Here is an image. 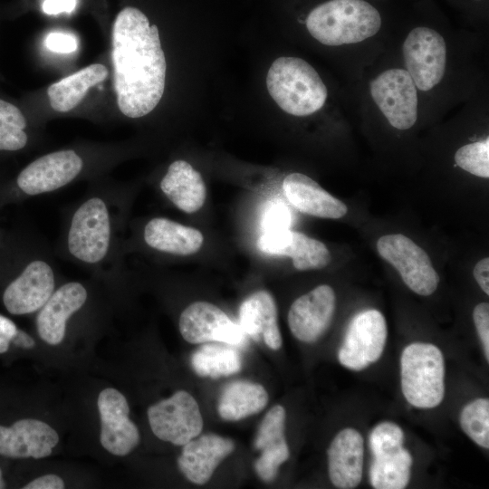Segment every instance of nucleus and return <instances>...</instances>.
Wrapping results in <instances>:
<instances>
[{
    "mask_svg": "<svg viewBox=\"0 0 489 489\" xmlns=\"http://www.w3.org/2000/svg\"><path fill=\"white\" fill-rule=\"evenodd\" d=\"M129 192L112 183H96L63 213L54 254L114 285L123 274L122 236Z\"/></svg>",
    "mask_w": 489,
    "mask_h": 489,
    "instance_id": "1",
    "label": "nucleus"
},
{
    "mask_svg": "<svg viewBox=\"0 0 489 489\" xmlns=\"http://www.w3.org/2000/svg\"><path fill=\"white\" fill-rule=\"evenodd\" d=\"M112 61L120 110L132 119L149 114L162 98L167 64L157 25L135 7L114 21Z\"/></svg>",
    "mask_w": 489,
    "mask_h": 489,
    "instance_id": "2",
    "label": "nucleus"
},
{
    "mask_svg": "<svg viewBox=\"0 0 489 489\" xmlns=\"http://www.w3.org/2000/svg\"><path fill=\"white\" fill-rule=\"evenodd\" d=\"M54 252L30 230H5L0 242V299L8 313H36L61 283Z\"/></svg>",
    "mask_w": 489,
    "mask_h": 489,
    "instance_id": "3",
    "label": "nucleus"
},
{
    "mask_svg": "<svg viewBox=\"0 0 489 489\" xmlns=\"http://www.w3.org/2000/svg\"><path fill=\"white\" fill-rule=\"evenodd\" d=\"M309 34L330 47L350 46L376 36L382 17L365 0H329L313 8L306 18Z\"/></svg>",
    "mask_w": 489,
    "mask_h": 489,
    "instance_id": "4",
    "label": "nucleus"
},
{
    "mask_svg": "<svg viewBox=\"0 0 489 489\" xmlns=\"http://www.w3.org/2000/svg\"><path fill=\"white\" fill-rule=\"evenodd\" d=\"M269 94L286 113L306 117L326 103L328 89L317 71L305 60L283 56L273 62L266 76Z\"/></svg>",
    "mask_w": 489,
    "mask_h": 489,
    "instance_id": "5",
    "label": "nucleus"
},
{
    "mask_svg": "<svg viewBox=\"0 0 489 489\" xmlns=\"http://www.w3.org/2000/svg\"><path fill=\"white\" fill-rule=\"evenodd\" d=\"M401 388L413 407H437L445 395V363L441 350L431 343L408 345L400 359Z\"/></svg>",
    "mask_w": 489,
    "mask_h": 489,
    "instance_id": "6",
    "label": "nucleus"
},
{
    "mask_svg": "<svg viewBox=\"0 0 489 489\" xmlns=\"http://www.w3.org/2000/svg\"><path fill=\"white\" fill-rule=\"evenodd\" d=\"M403 64L419 93H430L444 82L448 62L445 37L427 26L414 27L403 40Z\"/></svg>",
    "mask_w": 489,
    "mask_h": 489,
    "instance_id": "7",
    "label": "nucleus"
},
{
    "mask_svg": "<svg viewBox=\"0 0 489 489\" xmlns=\"http://www.w3.org/2000/svg\"><path fill=\"white\" fill-rule=\"evenodd\" d=\"M370 100L387 122L398 130L413 128L420 114V93L404 67L380 71L369 83Z\"/></svg>",
    "mask_w": 489,
    "mask_h": 489,
    "instance_id": "8",
    "label": "nucleus"
},
{
    "mask_svg": "<svg viewBox=\"0 0 489 489\" xmlns=\"http://www.w3.org/2000/svg\"><path fill=\"white\" fill-rule=\"evenodd\" d=\"M404 433L395 423L377 425L369 435L373 460L369 480L376 489H403L410 479L413 459L403 447Z\"/></svg>",
    "mask_w": 489,
    "mask_h": 489,
    "instance_id": "9",
    "label": "nucleus"
},
{
    "mask_svg": "<svg viewBox=\"0 0 489 489\" xmlns=\"http://www.w3.org/2000/svg\"><path fill=\"white\" fill-rule=\"evenodd\" d=\"M377 249L410 290L422 296L436 291L438 274L427 254L410 238L401 234L386 235L378 240Z\"/></svg>",
    "mask_w": 489,
    "mask_h": 489,
    "instance_id": "10",
    "label": "nucleus"
},
{
    "mask_svg": "<svg viewBox=\"0 0 489 489\" xmlns=\"http://www.w3.org/2000/svg\"><path fill=\"white\" fill-rule=\"evenodd\" d=\"M147 414L153 434L176 446H184L197 436L203 428L199 406L185 390H178L170 398L153 404Z\"/></svg>",
    "mask_w": 489,
    "mask_h": 489,
    "instance_id": "11",
    "label": "nucleus"
},
{
    "mask_svg": "<svg viewBox=\"0 0 489 489\" xmlns=\"http://www.w3.org/2000/svg\"><path fill=\"white\" fill-rule=\"evenodd\" d=\"M387 334L386 320L379 311L359 312L347 328L338 352L340 363L350 369L360 370L376 362L384 350Z\"/></svg>",
    "mask_w": 489,
    "mask_h": 489,
    "instance_id": "12",
    "label": "nucleus"
},
{
    "mask_svg": "<svg viewBox=\"0 0 489 489\" xmlns=\"http://www.w3.org/2000/svg\"><path fill=\"white\" fill-rule=\"evenodd\" d=\"M179 331L192 344L222 342L244 346L247 335L220 308L208 302H195L180 313Z\"/></svg>",
    "mask_w": 489,
    "mask_h": 489,
    "instance_id": "13",
    "label": "nucleus"
},
{
    "mask_svg": "<svg viewBox=\"0 0 489 489\" xmlns=\"http://www.w3.org/2000/svg\"><path fill=\"white\" fill-rule=\"evenodd\" d=\"M101 418L100 441L109 453L124 456L139 443V432L129 419V407L125 396L116 388H107L98 396Z\"/></svg>",
    "mask_w": 489,
    "mask_h": 489,
    "instance_id": "14",
    "label": "nucleus"
},
{
    "mask_svg": "<svg viewBox=\"0 0 489 489\" xmlns=\"http://www.w3.org/2000/svg\"><path fill=\"white\" fill-rule=\"evenodd\" d=\"M92 293L89 283L72 280L61 282L45 304L36 312L38 336L51 346L59 345L66 336L67 318L80 309Z\"/></svg>",
    "mask_w": 489,
    "mask_h": 489,
    "instance_id": "15",
    "label": "nucleus"
},
{
    "mask_svg": "<svg viewBox=\"0 0 489 489\" xmlns=\"http://www.w3.org/2000/svg\"><path fill=\"white\" fill-rule=\"evenodd\" d=\"M335 293L321 284L297 298L288 312L292 335L306 343L316 341L329 328L335 311Z\"/></svg>",
    "mask_w": 489,
    "mask_h": 489,
    "instance_id": "16",
    "label": "nucleus"
},
{
    "mask_svg": "<svg viewBox=\"0 0 489 489\" xmlns=\"http://www.w3.org/2000/svg\"><path fill=\"white\" fill-rule=\"evenodd\" d=\"M59 442L58 433L47 423L23 418L11 426L0 425V455L40 459L49 456Z\"/></svg>",
    "mask_w": 489,
    "mask_h": 489,
    "instance_id": "17",
    "label": "nucleus"
},
{
    "mask_svg": "<svg viewBox=\"0 0 489 489\" xmlns=\"http://www.w3.org/2000/svg\"><path fill=\"white\" fill-rule=\"evenodd\" d=\"M257 244L265 254L291 257L299 271L321 269L331 260L322 242L289 228L264 232Z\"/></svg>",
    "mask_w": 489,
    "mask_h": 489,
    "instance_id": "18",
    "label": "nucleus"
},
{
    "mask_svg": "<svg viewBox=\"0 0 489 489\" xmlns=\"http://www.w3.org/2000/svg\"><path fill=\"white\" fill-rule=\"evenodd\" d=\"M135 239L151 252L173 256L195 254L204 241L197 228L164 216H154L143 223Z\"/></svg>",
    "mask_w": 489,
    "mask_h": 489,
    "instance_id": "19",
    "label": "nucleus"
},
{
    "mask_svg": "<svg viewBox=\"0 0 489 489\" xmlns=\"http://www.w3.org/2000/svg\"><path fill=\"white\" fill-rule=\"evenodd\" d=\"M235 449V443L216 434L196 436L183 446L177 458L180 472L190 482L206 484L215 469Z\"/></svg>",
    "mask_w": 489,
    "mask_h": 489,
    "instance_id": "20",
    "label": "nucleus"
},
{
    "mask_svg": "<svg viewBox=\"0 0 489 489\" xmlns=\"http://www.w3.org/2000/svg\"><path fill=\"white\" fill-rule=\"evenodd\" d=\"M329 475L334 486L340 489L357 487L362 477L363 438L355 429L340 431L328 448Z\"/></svg>",
    "mask_w": 489,
    "mask_h": 489,
    "instance_id": "21",
    "label": "nucleus"
},
{
    "mask_svg": "<svg viewBox=\"0 0 489 489\" xmlns=\"http://www.w3.org/2000/svg\"><path fill=\"white\" fill-rule=\"evenodd\" d=\"M283 189L290 203L306 215L337 219L344 216L348 211L342 201L302 173L287 175L283 182Z\"/></svg>",
    "mask_w": 489,
    "mask_h": 489,
    "instance_id": "22",
    "label": "nucleus"
},
{
    "mask_svg": "<svg viewBox=\"0 0 489 489\" xmlns=\"http://www.w3.org/2000/svg\"><path fill=\"white\" fill-rule=\"evenodd\" d=\"M239 325L255 341H263L277 350L283 340L277 321V307L273 297L260 290L248 296L239 308Z\"/></svg>",
    "mask_w": 489,
    "mask_h": 489,
    "instance_id": "23",
    "label": "nucleus"
},
{
    "mask_svg": "<svg viewBox=\"0 0 489 489\" xmlns=\"http://www.w3.org/2000/svg\"><path fill=\"white\" fill-rule=\"evenodd\" d=\"M158 187L168 201L187 214L199 210L206 197V187L201 175L182 159L169 164Z\"/></svg>",
    "mask_w": 489,
    "mask_h": 489,
    "instance_id": "24",
    "label": "nucleus"
},
{
    "mask_svg": "<svg viewBox=\"0 0 489 489\" xmlns=\"http://www.w3.org/2000/svg\"><path fill=\"white\" fill-rule=\"evenodd\" d=\"M267 403L268 394L262 385L235 380L224 388L217 411L223 419L236 421L262 411Z\"/></svg>",
    "mask_w": 489,
    "mask_h": 489,
    "instance_id": "25",
    "label": "nucleus"
},
{
    "mask_svg": "<svg viewBox=\"0 0 489 489\" xmlns=\"http://www.w3.org/2000/svg\"><path fill=\"white\" fill-rule=\"evenodd\" d=\"M107 75L108 70L104 65L94 63L53 83L47 91L51 107L59 112L72 110L88 90L104 81Z\"/></svg>",
    "mask_w": 489,
    "mask_h": 489,
    "instance_id": "26",
    "label": "nucleus"
},
{
    "mask_svg": "<svg viewBox=\"0 0 489 489\" xmlns=\"http://www.w3.org/2000/svg\"><path fill=\"white\" fill-rule=\"evenodd\" d=\"M221 343L206 342L193 352L190 362L198 376L217 379L240 371L242 359L237 350Z\"/></svg>",
    "mask_w": 489,
    "mask_h": 489,
    "instance_id": "27",
    "label": "nucleus"
},
{
    "mask_svg": "<svg viewBox=\"0 0 489 489\" xmlns=\"http://www.w3.org/2000/svg\"><path fill=\"white\" fill-rule=\"evenodd\" d=\"M285 409L276 405L264 417L254 441V446L264 455L289 458V446L284 436Z\"/></svg>",
    "mask_w": 489,
    "mask_h": 489,
    "instance_id": "28",
    "label": "nucleus"
},
{
    "mask_svg": "<svg viewBox=\"0 0 489 489\" xmlns=\"http://www.w3.org/2000/svg\"><path fill=\"white\" fill-rule=\"evenodd\" d=\"M26 119L14 104L0 99V154L24 149L29 143Z\"/></svg>",
    "mask_w": 489,
    "mask_h": 489,
    "instance_id": "29",
    "label": "nucleus"
},
{
    "mask_svg": "<svg viewBox=\"0 0 489 489\" xmlns=\"http://www.w3.org/2000/svg\"><path fill=\"white\" fill-rule=\"evenodd\" d=\"M460 425L475 443L489 448V400L477 398L468 403L461 412Z\"/></svg>",
    "mask_w": 489,
    "mask_h": 489,
    "instance_id": "30",
    "label": "nucleus"
},
{
    "mask_svg": "<svg viewBox=\"0 0 489 489\" xmlns=\"http://www.w3.org/2000/svg\"><path fill=\"white\" fill-rule=\"evenodd\" d=\"M455 162L463 170L484 178L489 177V138L470 142L455 153Z\"/></svg>",
    "mask_w": 489,
    "mask_h": 489,
    "instance_id": "31",
    "label": "nucleus"
},
{
    "mask_svg": "<svg viewBox=\"0 0 489 489\" xmlns=\"http://www.w3.org/2000/svg\"><path fill=\"white\" fill-rule=\"evenodd\" d=\"M473 319L484 348V357L489 361V304L487 302L477 304L473 311Z\"/></svg>",
    "mask_w": 489,
    "mask_h": 489,
    "instance_id": "32",
    "label": "nucleus"
},
{
    "mask_svg": "<svg viewBox=\"0 0 489 489\" xmlns=\"http://www.w3.org/2000/svg\"><path fill=\"white\" fill-rule=\"evenodd\" d=\"M49 50L60 53H70L76 51L78 43L74 35L67 33L53 32L45 39Z\"/></svg>",
    "mask_w": 489,
    "mask_h": 489,
    "instance_id": "33",
    "label": "nucleus"
},
{
    "mask_svg": "<svg viewBox=\"0 0 489 489\" xmlns=\"http://www.w3.org/2000/svg\"><path fill=\"white\" fill-rule=\"evenodd\" d=\"M290 225V214L285 206L275 205L266 213L263 221L264 232L286 229Z\"/></svg>",
    "mask_w": 489,
    "mask_h": 489,
    "instance_id": "34",
    "label": "nucleus"
},
{
    "mask_svg": "<svg viewBox=\"0 0 489 489\" xmlns=\"http://www.w3.org/2000/svg\"><path fill=\"white\" fill-rule=\"evenodd\" d=\"M24 489H62L64 482L59 475L53 474L44 475L23 486Z\"/></svg>",
    "mask_w": 489,
    "mask_h": 489,
    "instance_id": "35",
    "label": "nucleus"
},
{
    "mask_svg": "<svg viewBox=\"0 0 489 489\" xmlns=\"http://www.w3.org/2000/svg\"><path fill=\"white\" fill-rule=\"evenodd\" d=\"M77 5V0H44L42 5L43 11L47 14L71 13Z\"/></svg>",
    "mask_w": 489,
    "mask_h": 489,
    "instance_id": "36",
    "label": "nucleus"
},
{
    "mask_svg": "<svg viewBox=\"0 0 489 489\" xmlns=\"http://www.w3.org/2000/svg\"><path fill=\"white\" fill-rule=\"evenodd\" d=\"M474 277L481 289L489 294V259L485 257L480 260L475 266Z\"/></svg>",
    "mask_w": 489,
    "mask_h": 489,
    "instance_id": "37",
    "label": "nucleus"
},
{
    "mask_svg": "<svg viewBox=\"0 0 489 489\" xmlns=\"http://www.w3.org/2000/svg\"><path fill=\"white\" fill-rule=\"evenodd\" d=\"M11 342L24 349H31L35 345L34 340L21 329L18 330Z\"/></svg>",
    "mask_w": 489,
    "mask_h": 489,
    "instance_id": "38",
    "label": "nucleus"
},
{
    "mask_svg": "<svg viewBox=\"0 0 489 489\" xmlns=\"http://www.w3.org/2000/svg\"><path fill=\"white\" fill-rule=\"evenodd\" d=\"M11 340L0 332V354L5 353L10 346Z\"/></svg>",
    "mask_w": 489,
    "mask_h": 489,
    "instance_id": "39",
    "label": "nucleus"
},
{
    "mask_svg": "<svg viewBox=\"0 0 489 489\" xmlns=\"http://www.w3.org/2000/svg\"><path fill=\"white\" fill-rule=\"evenodd\" d=\"M5 484H5L4 476H3V471H2V469L0 467V489L5 488Z\"/></svg>",
    "mask_w": 489,
    "mask_h": 489,
    "instance_id": "40",
    "label": "nucleus"
},
{
    "mask_svg": "<svg viewBox=\"0 0 489 489\" xmlns=\"http://www.w3.org/2000/svg\"><path fill=\"white\" fill-rule=\"evenodd\" d=\"M4 231H5V229H3V228L0 227V242H1V240H2V237H3V235H4Z\"/></svg>",
    "mask_w": 489,
    "mask_h": 489,
    "instance_id": "41",
    "label": "nucleus"
},
{
    "mask_svg": "<svg viewBox=\"0 0 489 489\" xmlns=\"http://www.w3.org/2000/svg\"><path fill=\"white\" fill-rule=\"evenodd\" d=\"M3 179L0 178V182L2 181Z\"/></svg>",
    "mask_w": 489,
    "mask_h": 489,
    "instance_id": "42",
    "label": "nucleus"
}]
</instances>
